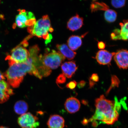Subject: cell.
I'll list each match as a JSON object with an SVG mask.
<instances>
[{"instance_id":"cell-1","label":"cell","mask_w":128,"mask_h":128,"mask_svg":"<svg viewBox=\"0 0 128 128\" xmlns=\"http://www.w3.org/2000/svg\"><path fill=\"white\" fill-rule=\"evenodd\" d=\"M95 106V114L90 119L84 120L83 124L92 122V126L96 127L97 121H100V123L112 125L118 120L120 106L118 102L107 100L102 95L96 100Z\"/></svg>"},{"instance_id":"cell-2","label":"cell","mask_w":128,"mask_h":128,"mask_svg":"<svg viewBox=\"0 0 128 128\" xmlns=\"http://www.w3.org/2000/svg\"><path fill=\"white\" fill-rule=\"evenodd\" d=\"M35 58L30 55L28 60L21 63H15L10 66L4 74L7 78L9 84L14 88H17L23 81L24 77L27 73L33 75L41 79V77L35 65Z\"/></svg>"},{"instance_id":"cell-3","label":"cell","mask_w":128,"mask_h":128,"mask_svg":"<svg viewBox=\"0 0 128 128\" xmlns=\"http://www.w3.org/2000/svg\"><path fill=\"white\" fill-rule=\"evenodd\" d=\"M28 32L33 36L42 38L46 40V43L50 42L52 38L49 32H52L54 31L51 26L50 19L47 15L43 16L42 18L36 22L32 26L28 27Z\"/></svg>"},{"instance_id":"cell-4","label":"cell","mask_w":128,"mask_h":128,"mask_svg":"<svg viewBox=\"0 0 128 128\" xmlns=\"http://www.w3.org/2000/svg\"><path fill=\"white\" fill-rule=\"evenodd\" d=\"M65 58L60 52L54 50L44 56L40 55L41 63L46 68L51 70L58 68Z\"/></svg>"},{"instance_id":"cell-5","label":"cell","mask_w":128,"mask_h":128,"mask_svg":"<svg viewBox=\"0 0 128 128\" xmlns=\"http://www.w3.org/2000/svg\"><path fill=\"white\" fill-rule=\"evenodd\" d=\"M18 11L19 14L16 16V23L19 28H23L31 26L36 23V18L32 12L20 9Z\"/></svg>"},{"instance_id":"cell-6","label":"cell","mask_w":128,"mask_h":128,"mask_svg":"<svg viewBox=\"0 0 128 128\" xmlns=\"http://www.w3.org/2000/svg\"><path fill=\"white\" fill-rule=\"evenodd\" d=\"M38 118L28 112L22 114L18 118V122L22 128H37L39 125Z\"/></svg>"},{"instance_id":"cell-7","label":"cell","mask_w":128,"mask_h":128,"mask_svg":"<svg viewBox=\"0 0 128 128\" xmlns=\"http://www.w3.org/2000/svg\"><path fill=\"white\" fill-rule=\"evenodd\" d=\"M11 53V60L16 63H21L26 62L30 56L29 51L20 44L13 49Z\"/></svg>"},{"instance_id":"cell-8","label":"cell","mask_w":128,"mask_h":128,"mask_svg":"<svg viewBox=\"0 0 128 128\" xmlns=\"http://www.w3.org/2000/svg\"><path fill=\"white\" fill-rule=\"evenodd\" d=\"M120 29H116L111 34L112 40H122L126 41L128 40V20H124L120 24Z\"/></svg>"},{"instance_id":"cell-9","label":"cell","mask_w":128,"mask_h":128,"mask_svg":"<svg viewBox=\"0 0 128 128\" xmlns=\"http://www.w3.org/2000/svg\"><path fill=\"white\" fill-rule=\"evenodd\" d=\"M115 62L118 66L120 69H128V50L121 49L118 50L114 56Z\"/></svg>"},{"instance_id":"cell-10","label":"cell","mask_w":128,"mask_h":128,"mask_svg":"<svg viewBox=\"0 0 128 128\" xmlns=\"http://www.w3.org/2000/svg\"><path fill=\"white\" fill-rule=\"evenodd\" d=\"M115 53V52H110L108 50H102L97 52L95 58L100 64L109 65L110 64Z\"/></svg>"},{"instance_id":"cell-11","label":"cell","mask_w":128,"mask_h":128,"mask_svg":"<svg viewBox=\"0 0 128 128\" xmlns=\"http://www.w3.org/2000/svg\"><path fill=\"white\" fill-rule=\"evenodd\" d=\"M14 94L8 84L4 80L0 81V103L7 102L10 96Z\"/></svg>"},{"instance_id":"cell-12","label":"cell","mask_w":128,"mask_h":128,"mask_svg":"<svg viewBox=\"0 0 128 128\" xmlns=\"http://www.w3.org/2000/svg\"><path fill=\"white\" fill-rule=\"evenodd\" d=\"M61 68L63 74L67 78H71L78 69L74 61L64 62L62 65Z\"/></svg>"},{"instance_id":"cell-13","label":"cell","mask_w":128,"mask_h":128,"mask_svg":"<svg viewBox=\"0 0 128 128\" xmlns=\"http://www.w3.org/2000/svg\"><path fill=\"white\" fill-rule=\"evenodd\" d=\"M66 110L68 113L73 114L76 112L80 108V103L78 99L70 97L67 99L64 104Z\"/></svg>"},{"instance_id":"cell-14","label":"cell","mask_w":128,"mask_h":128,"mask_svg":"<svg viewBox=\"0 0 128 128\" xmlns=\"http://www.w3.org/2000/svg\"><path fill=\"white\" fill-rule=\"evenodd\" d=\"M84 24V18L78 14L72 17L67 23V27L69 30L74 31L81 28Z\"/></svg>"},{"instance_id":"cell-15","label":"cell","mask_w":128,"mask_h":128,"mask_svg":"<svg viewBox=\"0 0 128 128\" xmlns=\"http://www.w3.org/2000/svg\"><path fill=\"white\" fill-rule=\"evenodd\" d=\"M47 125L49 128H64L65 126L64 120L59 115H52L48 120Z\"/></svg>"},{"instance_id":"cell-16","label":"cell","mask_w":128,"mask_h":128,"mask_svg":"<svg viewBox=\"0 0 128 128\" xmlns=\"http://www.w3.org/2000/svg\"><path fill=\"white\" fill-rule=\"evenodd\" d=\"M56 48L58 52L69 60H72L76 55V52L72 50L66 44H57Z\"/></svg>"},{"instance_id":"cell-17","label":"cell","mask_w":128,"mask_h":128,"mask_svg":"<svg viewBox=\"0 0 128 128\" xmlns=\"http://www.w3.org/2000/svg\"><path fill=\"white\" fill-rule=\"evenodd\" d=\"M68 44L69 48L72 50H76L82 44V37L78 36H72L68 38Z\"/></svg>"},{"instance_id":"cell-18","label":"cell","mask_w":128,"mask_h":128,"mask_svg":"<svg viewBox=\"0 0 128 128\" xmlns=\"http://www.w3.org/2000/svg\"><path fill=\"white\" fill-rule=\"evenodd\" d=\"M28 106L24 101L20 100L17 102L14 106V111L18 114H24L28 111Z\"/></svg>"},{"instance_id":"cell-19","label":"cell","mask_w":128,"mask_h":128,"mask_svg":"<svg viewBox=\"0 0 128 128\" xmlns=\"http://www.w3.org/2000/svg\"><path fill=\"white\" fill-rule=\"evenodd\" d=\"M90 8L92 12H94L98 10L105 11L109 9V7L103 2L93 1L90 5Z\"/></svg>"},{"instance_id":"cell-20","label":"cell","mask_w":128,"mask_h":128,"mask_svg":"<svg viewBox=\"0 0 128 128\" xmlns=\"http://www.w3.org/2000/svg\"><path fill=\"white\" fill-rule=\"evenodd\" d=\"M105 20L109 23H112L116 20L117 13L113 10L108 9L105 11L104 14Z\"/></svg>"},{"instance_id":"cell-21","label":"cell","mask_w":128,"mask_h":128,"mask_svg":"<svg viewBox=\"0 0 128 128\" xmlns=\"http://www.w3.org/2000/svg\"><path fill=\"white\" fill-rule=\"evenodd\" d=\"M111 4L113 7L116 8H122L125 6L126 3V0H112Z\"/></svg>"},{"instance_id":"cell-22","label":"cell","mask_w":128,"mask_h":128,"mask_svg":"<svg viewBox=\"0 0 128 128\" xmlns=\"http://www.w3.org/2000/svg\"><path fill=\"white\" fill-rule=\"evenodd\" d=\"M66 78L63 74H60L58 77L56 79V83L58 84H64L66 81Z\"/></svg>"},{"instance_id":"cell-23","label":"cell","mask_w":128,"mask_h":128,"mask_svg":"<svg viewBox=\"0 0 128 128\" xmlns=\"http://www.w3.org/2000/svg\"><path fill=\"white\" fill-rule=\"evenodd\" d=\"M119 79L116 77V76H112V86L110 88V89L108 90V92L109 90H110L111 89V88L114 87V86H118L119 84Z\"/></svg>"},{"instance_id":"cell-24","label":"cell","mask_w":128,"mask_h":128,"mask_svg":"<svg viewBox=\"0 0 128 128\" xmlns=\"http://www.w3.org/2000/svg\"><path fill=\"white\" fill-rule=\"evenodd\" d=\"M77 84V82L75 81L70 82L66 85L67 88L71 89H73L76 87Z\"/></svg>"},{"instance_id":"cell-25","label":"cell","mask_w":128,"mask_h":128,"mask_svg":"<svg viewBox=\"0 0 128 128\" xmlns=\"http://www.w3.org/2000/svg\"><path fill=\"white\" fill-rule=\"evenodd\" d=\"M90 80L91 81L97 82L99 80V77L97 74H92V77L90 78Z\"/></svg>"},{"instance_id":"cell-26","label":"cell","mask_w":128,"mask_h":128,"mask_svg":"<svg viewBox=\"0 0 128 128\" xmlns=\"http://www.w3.org/2000/svg\"><path fill=\"white\" fill-rule=\"evenodd\" d=\"M98 46L99 49L102 50L105 48L106 44L104 43L103 42H100L98 44Z\"/></svg>"},{"instance_id":"cell-27","label":"cell","mask_w":128,"mask_h":128,"mask_svg":"<svg viewBox=\"0 0 128 128\" xmlns=\"http://www.w3.org/2000/svg\"><path fill=\"white\" fill-rule=\"evenodd\" d=\"M5 79V77L4 76V74H2L0 71V81Z\"/></svg>"},{"instance_id":"cell-28","label":"cell","mask_w":128,"mask_h":128,"mask_svg":"<svg viewBox=\"0 0 128 128\" xmlns=\"http://www.w3.org/2000/svg\"><path fill=\"white\" fill-rule=\"evenodd\" d=\"M85 84V82L84 81H81L79 83V84L78 85V86H79L81 88V87H84Z\"/></svg>"},{"instance_id":"cell-29","label":"cell","mask_w":128,"mask_h":128,"mask_svg":"<svg viewBox=\"0 0 128 128\" xmlns=\"http://www.w3.org/2000/svg\"><path fill=\"white\" fill-rule=\"evenodd\" d=\"M0 18L2 20H5L4 16V14H0Z\"/></svg>"},{"instance_id":"cell-30","label":"cell","mask_w":128,"mask_h":128,"mask_svg":"<svg viewBox=\"0 0 128 128\" xmlns=\"http://www.w3.org/2000/svg\"><path fill=\"white\" fill-rule=\"evenodd\" d=\"M17 25L16 24V23H14L12 25V28H13L15 29L16 28V27Z\"/></svg>"},{"instance_id":"cell-31","label":"cell","mask_w":128,"mask_h":128,"mask_svg":"<svg viewBox=\"0 0 128 128\" xmlns=\"http://www.w3.org/2000/svg\"><path fill=\"white\" fill-rule=\"evenodd\" d=\"M0 128H9L8 127H6V126H1L0 127Z\"/></svg>"},{"instance_id":"cell-32","label":"cell","mask_w":128,"mask_h":128,"mask_svg":"<svg viewBox=\"0 0 128 128\" xmlns=\"http://www.w3.org/2000/svg\"></svg>"}]
</instances>
